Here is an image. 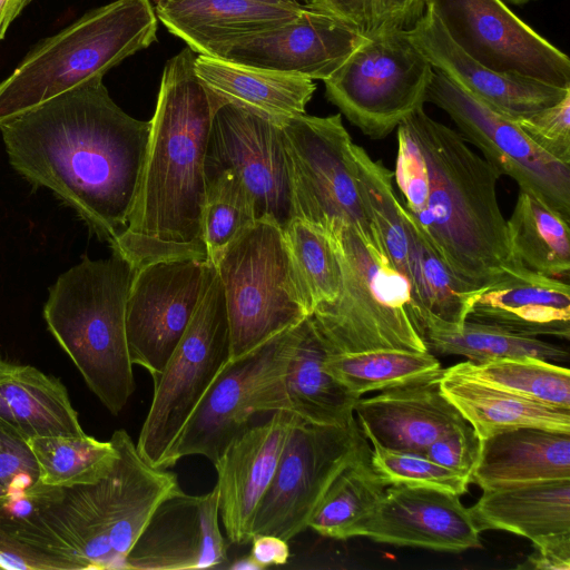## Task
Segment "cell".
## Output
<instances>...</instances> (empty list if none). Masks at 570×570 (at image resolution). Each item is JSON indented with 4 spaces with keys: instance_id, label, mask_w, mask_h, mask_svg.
<instances>
[{
    "instance_id": "cell-19",
    "label": "cell",
    "mask_w": 570,
    "mask_h": 570,
    "mask_svg": "<svg viewBox=\"0 0 570 570\" xmlns=\"http://www.w3.org/2000/svg\"><path fill=\"white\" fill-rule=\"evenodd\" d=\"M365 39L343 19L306 6L292 22L243 39L218 58L324 81Z\"/></svg>"
},
{
    "instance_id": "cell-3",
    "label": "cell",
    "mask_w": 570,
    "mask_h": 570,
    "mask_svg": "<svg viewBox=\"0 0 570 570\" xmlns=\"http://www.w3.org/2000/svg\"><path fill=\"white\" fill-rule=\"evenodd\" d=\"M110 441L118 458L100 481L41 484L33 510L0 521V569L126 570V558L157 507L183 490L175 473L149 464L126 430Z\"/></svg>"
},
{
    "instance_id": "cell-37",
    "label": "cell",
    "mask_w": 570,
    "mask_h": 570,
    "mask_svg": "<svg viewBox=\"0 0 570 570\" xmlns=\"http://www.w3.org/2000/svg\"><path fill=\"white\" fill-rule=\"evenodd\" d=\"M449 370L538 403L570 409V371L552 362L534 357L465 361Z\"/></svg>"
},
{
    "instance_id": "cell-47",
    "label": "cell",
    "mask_w": 570,
    "mask_h": 570,
    "mask_svg": "<svg viewBox=\"0 0 570 570\" xmlns=\"http://www.w3.org/2000/svg\"><path fill=\"white\" fill-rule=\"evenodd\" d=\"M522 567L540 570H569L570 539L535 548V552L528 557Z\"/></svg>"
},
{
    "instance_id": "cell-14",
    "label": "cell",
    "mask_w": 570,
    "mask_h": 570,
    "mask_svg": "<svg viewBox=\"0 0 570 570\" xmlns=\"http://www.w3.org/2000/svg\"><path fill=\"white\" fill-rule=\"evenodd\" d=\"M446 112L463 138L483 154L500 175L570 220V164L539 148L519 127L434 70L425 94Z\"/></svg>"
},
{
    "instance_id": "cell-50",
    "label": "cell",
    "mask_w": 570,
    "mask_h": 570,
    "mask_svg": "<svg viewBox=\"0 0 570 570\" xmlns=\"http://www.w3.org/2000/svg\"><path fill=\"white\" fill-rule=\"evenodd\" d=\"M9 499V490L0 483V508Z\"/></svg>"
},
{
    "instance_id": "cell-53",
    "label": "cell",
    "mask_w": 570,
    "mask_h": 570,
    "mask_svg": "<svg viewBox=\"0 0 570 570\" xmlns=\"http://www.w3.org/2000/svg\"><path fill=\"white\" fill-rule=\"evenodd\" d=\"M301 4L312 7L315 0H294Z\"/></svg>"
},
{
    "instance_id": "cell-27",
    "label": "cell",
    "mask_w": 570,
    "mask_h": 570,
    "mask_svg": "<svg viewBox=\"0 0 570 570\" xmlns=\"http://www.w3.org/2000/svg\"><path fill=\"white\" fill-rule=\"evenodd\" d=\"M570 479V433L520 426L481 440L471 483L482 490Z\"/></svg>"
},
{
    "instance_id": "cell-24",
    "label": "cell",
    "mask_w": 570,
    "mask_h": 570,
    "mask_svg": "<svg viewBox=\"0 0 570 570\" xmlns=\"http://www.w3.org/2000/svg\"><path fill=\"white\" fill-rule=\"evenodd\" d=\"M305 7L267 0H166L154 8L157 19L194 52L218 58L243 39L292 22Z\"/></svg>"
},
{
    "instance_id": "cell-4",
    "label": "cell",
    "mask_w": 570,
    "mask_h": 570,
    "mask_svg": "<svg viewBox=\"0 0 570 570\" xmlns=\"http://www.w3.org/2000/svg\"><path fill=\"white\" fill-rule=\"evenodd\" d=\"M195 58L186 46L164 67L135 202L110 245L135 271L164 259L208 262L205 156L214 115L226 102L198 79Z\"/></svg>"
},
{
    "instance_id": "cell-34",
    "label": "cell",
    "mask_w": 570,
    "mask_h": 570,
    "mask_svg": "<svg viewBox=\"0 0 570 570\" xmlns=\"http://www.w3.org/2000/svg\"><path fill=\"white\" fill-rule=\"evenodd\" d=\"M424 342L433 355H461L474 363L512 357L562 363L570 358L563 346L470 321L460 326L428 327Z\"/></svg>"
},
{
    "instance_id": "cell-13",
    "label": "cell",
    "mask_w": 570,
    "mask_h": 570,
    "mask_svg": "<svg viewBox=\"0 0 570 570\" xmlns=\"http://www.w3.org/2000/svg\"><path fill=\"white\" fill-rule=\"evenodd\" d=\"M368 451V440L357 420L347 426H333L299 419L257 508L252 538L272 534L289 541L306 530L334 480Z\"/></svg>"
},
{
    "instance_id": "cell-40",
    "label": "cell",
    "mask_w": 570,
    "mask_h": 570,
    "mask_svg": "<svg viewBox=\"0 0 570 570\" xmlns=\"http://www.w3.org/2000/svg\"><path fill=\"white\" fill-rule=\"evenodd\" d=\"M256 220L252 197L232 170L206 174L203 237L210 264Z\"/></svg>"
},
{
    "instance_id": "cell-43",
    "label": "cell",
    "mask_w": 570,
    "mask_h": 570,
    "mask_svg": "<svg viewBox=\"0 0 570 570\" xmlns=\"http://www.w3.org/2000/svg\"><path fill=\"white\" fill-rule=\"evenodd\" d=\"M515 122L539 148L570 164V92L556 105Z\"/></svg>"
},
{
    "instance_id": "cell-7",
    "label": "cell",
    "mask_w": 570,
    "mask_h": 570,
    "mask_svg": "<svg viewBox=\"0 0 570 570\" xmlns=\"http://www.w3.org/2000/svg\"><path fill=\"white\" fill-rule=\"evenodd\" d=\"M150 0H115L41 40L0 82V125L107 73L157 40Z\"/></svg>"
},
{
    "instance_id": "cell-1",
    "label": "cell",
    "mask_w": 570,
    "mask_h": 570,
    "mask_svg": "<svg viewBox=\"0 0 570 570\" xmlns=\"http://www.w3.org/2000/svg\"><path fill=\"white\" fill-rule=\"evenodd\" d=\"M11 166L46 187L111 245L126 229L146 158L150 120L125 112L102 76L0 125Z\"/></svg>"
},
{
    "instance_id": "cell-42",
    "label": "cell",
    "mask_w": 570,
    "mask_h": 570,
    "mask_svg": "<svg viewBox=\"0 0 570 570\" xmlns=\"http://www.w3.org/2000/svg\"><path fill=\"white\" fill-rule=\"evenodd\" d=\"M312 7L368 37L385 29H410L424 12L425 0H315Z\"/></svg>"
},
{
    "instance_id": "cell-5",
    "label": "cell",
    "mask_w": 570,
    "mask_h": 570,
    "mask_svg": "<svg viewBox=\"0 0 570 570\" xmlns=\"http://www.w3.org/2000/svg\"><path fill=\"white\" fill-rule=\"evenodd\" d=\"M135 272L114 252L106 259L83 257L58 277L43 308L50 333L114 415L135 391L126 335V303Z\"/></svg>"
},
{
    "instance_id": "cell-11",
    "label": "cell",
    "mask_w": 570,
    "mask_h": 570,
    "mask_svg": "<svg viewBox=\"0 0 570 570\" xmlns=\"http://www.w3.org/2000/svg\"><path fill=\"white\" fill-rule=\"evenodd\" d=\"M291 181L294 218L326 233L337 226L377 234L361 188L353 140L340 114H305L281 125Z\"/></svg>"
},
{
    "instance_id": "cell-49",
    "label": "cell",
    "mask_w": 570,
    "mask_h": 570,
    "mask_svg": "<svg viewBox=\"0 0 570 570\" xmlns=\"http://www.w3.org/2000/svg\"><path fill=\"white\" fill-rule=\"evenodd\" d=\"M230 569H255L257 570L258 567L256 563L249 558V556L244 557L242 559L236 560Z\"/></svg>"
},
{
    "instance_id": "cell-39",
    "label": "cell",
    "mask_w": 570,
    "mask_h": 570,
    "mask_svg": "<svg viewBox=\"0 0 570 570\" xmlns=\"http://www.w3.org/2000/svg\"><path fill=\"white\" fill-rule=\"evenodd\" d=\"M297 287L309 315L333 302L341 289V267L330 235L303 219L283 228Z\"/></svg>"
},
{
    "instance_id": "cell-22",
    "label": "cell",
    "mask_w": 570,
    "mask_h": 570,
    "mask_svg": "<svg viewBox=\"0 0 570 570\" xmlns=\"http://www.w3.org/2000/svg\"><path fill=\"white\" fill-rule=\"evenodd\" d=\"M407 36L435 71L501 116L518 121L559 102L570 88L495 72L469 57L448 36L435 13L424 12Z\"/></svg>"
},
{
    "instance_id": "cell-44",
    "label": "cell",
    "mask_w": 570,
    "mask_h": 570,
    "mask_svg": "<svg viewBox=\"0 0 570 570\" xmlns=\"http://www.w3.org/2000/svg\"><path fill=\"white\" fill-rule=\"evenodd\" d=\"M481 439L466 422L433 441L424 454L435 463L470 479L478 463Z\"/></svg>"
},
{
    "instance_id": "cell-6",
    "label": "cell",
    "mask_w": 570,
    "mask_h": 570,
    "mask_svg": "<svg viewBox=\"0 0 570 570\" xmlns=\"http://www.w3.org/2000/svg\"><path fill=\"white\" fill-rule=\"evenodd\" d=\"M341 267L336 298L309 315L331 354L374 350L428 352L410 285L377 234L351 226L327 233Z\"/></svg>"
},
{
    "instance_id": "cell-29",
    "label": "cell",
    "mask_w": 570,
    "mask_h": 570,
    "mask_svg": "<svg viewBox=\"0 0 570 570\" xmlns=\"http://www.w3.org/2000/svg\"><path fill=\"white\" fill-rule=\"evenodd\" d=\"M296 336L284 379L286 411L302 421L347 426L360 399L326 367L330 354L311 316L295 326Z\"/></svg>"
},
{
    "instance_id": "cell-28",
    "label": "cell",
    "mask_w": 570,
    "mask_h": 570,
    "mask_svg": "<svg viewBox=\"0 0 570 570\" xmlns=\"http://www.w3.org/2000/svg\"><path fill=\"white\" fill-rule=\"evenodd\" d=\"M198 79L226 104L278 125L305 114L316 85L309 78L198 55Z\"/></svg>"
},
{
    "instance_id": "cell-2",
    "label": "cell",
    "mask_w": 570,
    "mask_h": 570,
    "mask_svg": "<svg viewBox=\"0 0 570 570\" xmlns=\"http://www.w3.org/2000/svg\"><path fill=\"white\" fill-rule=\"evenodd\" d=\"M396 141L400 202L452 272L484 288L519 268L497 196L498 170L423 107L397 126Z\"/></svg>"
},
{
    "instance_id": "cell-31",
    "label": "cell",
    "mask_w": 570,
    "mask_h": 570,
    "mask_svg": "<svg viewBox=\"0 0 570 570\" xmlns=\"http://www.w3.org/2000/svg\"><path fill=\"white\" fill-rule=\"evenodd\" d=\"M440 387L480 439L520 428L570 433V409L549 406L443 368Z\"/></svg>"
},
{
    "instance_id": "cell-16",
    "label": "cell",
    "mask_w": 570,
    "mask_h": 570,
    "mask_svg": "<svg viewBox=\"0 0 570 570\" xmlns=\"http://www.w3.org/2000/svg\"><path fill=\"white\" fill-rule=\"evenodd\" d=\"M216 267L194 258L164 259L136 269L126 303L131 363L155 381L186 332Z\"/></svg>"
},
{
    "instance_id": "cell-10",
    "label": "cell",
    "mask_w": 570,
    "mask_h": 570,
    "mask_svg": "<svg viewBox=\"0 0 570 570\" xmlns=\"http://www.w3.org/2000/svg\"><path fill=\"white\" fill-rule=\"evenodd\" d=\"M229 346L224 288L216 271L186 332L154 381L151 403L136 443L153 466L163 469L184 425L229 361Z\"/></svg>"
},
{
    "instance_id": "cell-41",
    "label": "cell",
    "mask_w": 570,
    "mask_h": 570,
    "mask_svg": "<svg viewBox=\"0 0 570 570\" xmlns=\"http://www.w3.org/2000/svg\"><path fill=\"white\" fill-rule=\"evenodd\" d=\"M371 465L385 485L435 489L456 495L466 493L470 479L451 471L423 453L396 451L372 444Z\"/></svg>"
},
{
    "instance_id": "cell-18",
    "label": "cell",
    "mask_w": 570,
    "mask_h": 570,
    "mask_svg": "<svg viewBox=\"0 0 570 570\" xmlns=\"http://www.w3.org/2000/svg\"><path fill=\"white\" fill-rule=\"evenodd\" d=\"M459 498L435 489L389 485L357 537L443 552L479 548L481 531Z\"/></svg>"
},
{
    "instance_id": "cell-30",
    "label": "cell",
    "mask_w": 570,
    "mask_h": 570,
    "mask_svg": "<svg viewBox=\"0 0 570 570\" xmlns=\"http://www.w3.org/2000/svg\"><path fill=\"white\" fill-rule=\"evenodd\" d=\"M0 423L27 441L85 433L68 391L59 379L31 365L1 358Z\"/></svg>"
},
{
    "instance_id": "cell-35",
    "label": "cell",
    "mask_w": 570,
    "mask_h": 570,
    "mask_svg": "<svg viewBox=\"0 0 570 570\" xmlns=\"http://www.w3.org/2000/svg\"><path fill=\"white\" fill-rule=\"evenodd\" d=\"M326 367L353 394L440 379L443 368L430 352L374 350L328 354Z\"/></svg>"
},
{
    "instance_id": "cell-15",
    "label": "cell",
    "mask_w": 570,
    "mask_h": 570,
    "mask_svg": "<svg viewBox=\"0 0 570 570\" xmlns=\"http://www.w3.org/2000/svg\"><path fill=\"white\" fill-rule=\"evenodd\" d=\"M451 40L480 65L558 88H570V59L521 20L503 0H425Z\"/></svg>"
},
{
    "instance_id": "cell-52",
    "label": "cell",
    "mask_w": 570,
    "mask_h": 570,
    "mask_svg": "<svg viewBox=\"0 0 570 570\" xmlns=\"http://www.w3.org/2000/svg\"><path fill=\"white\" fill-rule=\"evenodd\" d=\"M503 1L511 3V4H524V3H528V2L534 1V0H503Z\"/></svg>"
},
{
    "instance_id": "cell-51",
    "label": "cell",
    "mask_w": 570,
    "mask_h": 570,
    "mask_svg": "<svg viewBox=\"0 0 570 570\" xmlns=\"http://www.w3.org/2000/svg\"><path fill=\"white\" fill-rule=\"evenodd\" d=\"M150 1H153L155 4H157V3L166 1V0H150ZM267 1H273V2H278V3H295L296 2L294 0H267Z\"/></svg>"
},
{
    "instance_id": "cell-23",
    "label": "cell",
    "mask_w": 570,
    "mask_h": 570,
    "mask_svg": "<svg viewBox=\"0 0 570 570\" xmlns=\"http://www.w3.org/2000/svg\"><path fill=\"white\" fill-rule=\"evenodd\" d=\"M440 379L360 397L354 414L365 438L386 449L424 454L438 438L466 423L442 393Z\"/></svg>"
},
{
    "instance_id": "cell-17",
    "label": "cell",
    "mask_w": 570,
    "mask_h": 570,
    "mask_svg": "<svg viewBox=\"0 0 570 570\" xmlns=\"http://www.w3.org/2000/svg\"><path fill=\"white\" fill-rule=\"evenodd\" d=\"M232 170L248 190L256 218L282 229L294 218L292 181L282 126L225 104L214 115L205 173Z\"/></svg>"
},
{
    "instance_id": "cell-26",
    "label": "cell",
    "mask_w": 570,
    "mask_h": 570,
    "mask_svg": "<svg viewBox=\"0 0 570 570\" xmlns=\"http://www.w3.org/2000/svg\"><path fill=\"white\" fill-rule=\"evenodd\" d=\"M470 510L481 532L503 530L543 547L570 538V479L483 490Z\"/></svg>"
},
{
    "instance_id": "cell-45",
    "label": "cell",
    "mask_w": 570,
    "mask_h": 570,
    "mask_svg": "<svg viewBox=\"0 0 570 570\" xmlns=\"http://www.w3.org/2000/svg\"><path fill=\"white\" fill-rule=\"evenodd\" d=\"M38 481L39 468L27 440L0 423V483L16 492Z\"/></svg>"
},
{
    "instance_id": "cell-9",
    "label": "cell",
    "mask_w": 570,
    "mask_h": 570,
    "mask_svg": "<svg viewBox=\"0 0 570 570\" xmlns=\"http://www.w3.org/2000/svg\"><path fill=\"white\" fill-rule=\"evenodd\" d=\"M433 73L407 29H385L366 37L324 80L325 95L364 135L383 139L423 107Z\"/></svg>"
},
{
    "instance_id": "cell-21",
    "label": "cell",
    "mask_w": 570,
    "mask_h": 570,
    "mask_svg": "<svg viewBox=\"0 0 570 570\" xmlns=\"http://www.w3.org/2000/svg\"><path fill=\"white\" fill-rule=\"evenodd\" d=\"M298 420L289 411L272 413L266 422L234 435L213 463L217 473L219 518L230 543L250 542L255 513Z\"/></svg>"
},
{
    "instance_id": "cell-25",
    "label": "cell",
    "mask_w": 570,
    "mask_h": 570,
    "mask_svg": "<svg viewBox=\"0 0 570 570\" xmlns=\"http://www.w3.org/2000/svg\"><path fill=\"white\" fill-rule=\"evenodd\" d=\"M465 321L522 336L569 340V283L519 267L482 288Z\"/></svg>"
},
{
    "instance_id": "cell-32",
    "label": "cell",
    "mask_w": 570,
    "mask_h": 570,
    "mask_svg": "<svg viewBox=\"0 0 570 570\" xmlns=\"http://www.w3.org/2000/svg\"><path fill=\"white\" fill-rule=\"evenodd\" d=\"M401 210L409 235L405 278L424 332L431 326H460L482 288H475L456 276L402 204Z\"/></svg>"
},
{
    "instance_id": "cell-20",
    "label": "cell",
    "mask_w": 570,
    "mask_h": 570,
    "mask_svg": "<svg viewBox=\"0 0 570 570\" xmlns=\"http://www.w3.org/2000/svg\"><path fill=\"white\" fill-rule=\"evenodd\" d=\"M227 542L219 527L218 491L165 499L126 558V570H188L220 566Z\"/></svg>"
},
{
    "instance_id": "cell-46",
    "label": "cell",
    "mask_w": 570,
    "mask_h": 570,
    "mask_svg": "<svg viewBox=\"0 0 570 570\" xmlns=\"http://www.w3.org/2000/svg\"><path fill=\"white\" fill-rule=\"evenodd\" d=\"M288 541L272 534L254 535L249 558L258 569L285 564L291 556Z\"/></svg>"
},
{
    "instance_id": "cell-38",
    "label": "cell",
    "mask_w": 570,
    "mask_h": 570,
    "mask_svg": "<svg viewBox=\"0 0 570 570\" xmlns=\"http://www.w3.org/2000/svg\"><path fill=\"white\" fill-rule=\"evenodd\" d=\"M46 485L67 488L91 484L112 469L118 451L109 440L99 441L86 433L33 438L27 441Z\"/></svg>"
},
{
    "instance_id": "cell-12",
    "label": "cell",
    "mask_w": 570,
    "mask_h": 570,
    "mask_svg": "<svg viewBox=\"0 0 570 570\" xmlns=\"http://www.w3.org/2000/svg\"><path fill=\"white\" fill-rule=\"evenodd\" d=\"M295 326L246 356L227 362L184 425L163 469L189 455H202L214 463L230 439L248 426L252 416L286 411L284 379Z\"/></svg>"
},
{
    "instance_id": "cell-48",
    "label": "cell",
    "mask_w": 570,
    "mask_h": 570,
    "mask_svg": "<svg viewBox=\"0 0 570 570\" xmlns=\"http://www.w3.org/2000/svg\"><path fill=\"white\" fill-rule=\"evenodd\" d=\"M32 0H0V41L4 38L12 21Z\"/></svg>"
},
{
    "instance_id": "cell-8",
    "label": "cell",
    "mask_w": 570,
    "mask_h": 570,
    "mask_svg": "<svg viewBox=\"0 0 570 570\" xmlns=\"http://www.w3.org/2000/svg\"><path fill=\"white\" fill-rule=\"evenodd\" d=\"M229 324V361L254 352L308 316L282 227L257 219L215 264Z\"/></svg>"
},
{
    "instance_id": "cell-33",
    "label": "cell",
    "mask_w": 570,
    "mask_h": 570,
    "mask_svg": "<svg viewBox=\"0 0 570 570\" xmlns=\"http://www.w3.org/2000/svg\"><path fill=\"white\" fill-rule=\"evenodd\" d=\"M505 222L511 256L518 266L568 282L570 220L533 194L519 189L513 212Z\"/></svg>"
},
{
    "instance_id": "cell-36",
    "label": "cell",
    "mask_w": 570,
    "mask_h": 570,
    "mask_svg": "<svg viewBox=\"0 0 570 570\" xmlns=\"http://www.w3.org/2000/svg\"><path fill=\"white\" fill-rule=\"evenodd\" d=\"M370 453L353 461L334 480L308 528L335 540L357 537L361 523L372 513L386 488L371 465Z\"/></svg>"
}]
</instances>
